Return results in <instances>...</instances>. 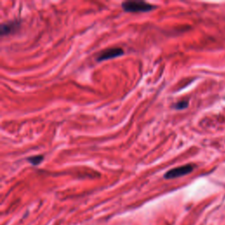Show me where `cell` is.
Instances as JSON below:
<instances>
[{
	"mask_svg": "<svg viewBox=\"0 0 225 225\" xmlns=\"http://www.w3.org/2000/svg\"><path fill=\"white\" fill-rule=\"evenodd\" d=\"M121 7L128 13H147L156 8L155 5L144 1H126L122 3Z\"/></svg>",
	"mask_w": 225,
	"mask_h": 225,
	"instance_id": "cell-1",
	"label": "cell"
},
{
	"mask_svg": "<svg viewBox=\"0 0 225 225\" xmlns=\"http://www.w3.org/2000/svg\"><path fill=\"white\" fill-rule=\"evenodd\" d=\"M193 170V164H185V165H181L176 168H173L170 171H168L165 174H164V178L166 179H171V178H175L181 177V176H185L187 174H189L190 172H192Z\"/></svg>",
	"mask_w": 225,
	"mask_h": 225,
	"instance_id": "cell-2",
	"label": "cell"
},
{
	"mask_svg": "<svg viewBox=\"0 0 225 225\" xmlns=\"http://www.w3.org/2000/svg\"><path fill=\"white\" fill-rule=\"evenodd\" d=\"M124 54V51L121 48H107L102 50L98 55L97 56V61L98 62H102L106 60L112 59L118 56H121Z\"/></svg>",
	"mask_w": 225,
	"mask_h": 225,
	"instance_id": "cell-3",
	"label": "cell"
},
{
	"mask_svg": "<svg viewBox=\"0 0 225 225\" xmlns=\"http://www.w3.org/2000/svg\"><path fill=\"white\" fill-rule=\"evenodd\" d=\"M19 23H18L16 21H12V22L3 24L0 27L1 35H7V34L15 32L16 29L19 28Z\"/></svg>",
	"mask_w": 225,
	"mask_h": 225,
	"instance_id": "cell-4",
	"label": "cell"
},
{
	"mask_svg": "<svg viewBox=\"0 0 225 225\" xmlns=\"http://www.w3.org/2000/svg\"><path fill=\"white\" fill-rule=\"evenodd\" d=\"M44 159V157L40 155V156H33V157H30L27 158V161L32 164L33 165H38L41 163V161Z\"/></svg>",
	"mask_w": 225,
	"mask_h": 225,
	"instance_id": "cell-5",
	"label": "cell"
},
{
	"mask_svg": "<svg viewBox=\"0 0 225 225\" xmlns=\"http://www.w3.org/2000/svg\"><path fill=\"white\" fill-rule=\"evenodd\" d=\"M175 108L178 109V110H182V109H185L188 107V100L187 99H182V100H179L178 101L177 103L174 105Z\"/></svg>",
	"mask_w": 225,
	"mask_h": 225,
	"instance_id": "cell-6",
	"label": "cell"
}]
</instances>
